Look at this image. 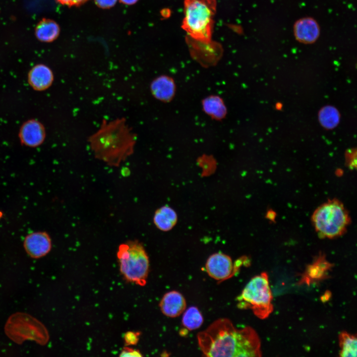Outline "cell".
Returning a JSON list of instances; mask_svg holds the SVG:
<instances>
[{
	"label": "cell",
	"mask_w": 357,
	"mask_h": 357,
	"mask_svg": "<svg viewBox=\"0 0 357 357\" xmlns=\"http://www.w3.org/2000/svg\"><path fill=\"white\" fill-rule=\"evenodd\" d=\"M21 142L29 147H36L44 141L45 131L43 125L38 121L30 120L24 123L20 130Z\"/></svg>",
	"instance_id": "cell-12"
},
{
	"label": "cell",
	"mask_w": 357,
	"mask_h": 357,
	"mask_svg": "<svg viewBox=\"0 0 357 357\" xmlns=\"http://www.w3.org/2000/svg\"><path fill=\"white\" fill-rule=\"evenodd\" d=\"M95 3L100 7L108 8L113 6L117 0H95Z\"/></svg>",
	"instance_id": "cell-24"
},
{
	"label": "cell",
	"mask_w": 357,
	"mask_h": 357,
	"mask_svg": "<svg viewBox=\"0 0 357 357\" xmlns=\"http://www.w3.org/2000/svg\"><path fill=\"white\" fill-rule=\"evenodd\" d=\"M57 1L61 4L68 6H79L87 0H57Z\"/></svg>",
	"instance_id": "cell-25"
},
{
	"label": "cell",
	"mask_w": 357,
	"mask_h": 357,
	"mask_svg": "<svg viewBox=\"0 0 357 357\" xmlns=\"http://www.w3.org/2000/svg\"><path fill=\"white\" fill-rule=\"evenodd\" d=\"M314 228L322 238H333L345 233L350 222L347 210L337 199H330L318 206L312 217Z\"/></svg>",
	"instance_id": "cell-6"
},
{
	"label": "cell",
	"mask_w": 357,
	"mask_h": 357,
	"mask_svg": "<svg viewBox=\"0 0 357 357\" xmlns=\"http://www.w3.org/2000/svg\"><path fill=\"white\" fill-rule=\"evenodd\" d=\"M159 307L162 313L169 317H176L186 309V302L184 297L179 292L172 291L162 297Z\"/></svg>",
	"instance_id": "cell-10"
},
{
	"label": "cell",
	"mask_w": 357,
	"mask_h": 357,
	"mask_svg": "<svg viewBox=\"0 0 357 357\" xmlns=\"http://www.w3.org/2000/svg\"><path fill=\"white\" fill-rule=\"evenodd\" d=\"M60 33L59 25L54 20L43 18L35 28V35L38 40L44 42H51L58 37Z\"/></svg>",
	"instance_id": "cell-17"
},
{
	"label": "cell",
	"mask_w": 357,
	"mask_h": 357,
	"mask_svg": "<svg viewBox=\"0 0 357 357\" xmlns=\"http://www.w3.org/2000/svg\"><path fill=\"white\" fill-rule=\"evenodd\" d=\"M117 258L119 271L127 282L140 286L146 284L149 271V256L142 243L137 239L121 243Z\"/></svg>",
	"instance_id": "cell-4"
},
{
	"label": "cell",
	"mask_w": 357,
	"mask_h": 357,
	"mask_svg": "<svg viewBox=\"0 0 357 357\" xmlns=\"http://www.w3.org/2000/svg\"><path fill=\"white\" fill-rule=\"evenodd\" d=\"M339 356L342 357L357 356V339L356 335L343 331L339 335Z\"/></svg>",
	"instance_id": "cell-19"
},
{
	"label": "cell",
	"mask_w": 357,
	"mask_h": 357,
	"mask_svg": "<svg viewBox=\"0 0 357 357\" xmlns=\"http://www.w3.org/2000/svg\"><path fill=\"white\" fill-rule=\"evenodd\" d=\"M53 79V73L51 69L42 64L34 66L28 74V82L36 90L46 89L51 85Z\"/></svg>",
	"instance_id": "cell-14"
},
{
	"label": "cell",
	"mask_w": 357,
	"mask_h": 357,
	"mask_svg": "<svg viewBox=\"0 0 357 357\" xmlns=\"http://www.w3.org/2000/svg\"><path fill=\"white\" fill-rule=\"evenodd\" d=\"M24 247L31 257L38 258L48 254L51 249L52 241L46 232H35L26 236Z\"/></svg>",
	"instance_id": "cell-9"
},
{
	"label": "cell",
	"mask_w": 357,
	"mask_h": 357,
	"mask_svg": "<svg viewBox=\"0 0 357 357\" xmlns=\"http://www.w3.org/2000/svg\"><path fill=\"white\" fill-rule=\"evenodd\" d=\"M141 333L139 331H129L123 335V340L125 346L136 345L139 340Z\"/></svg>",
	"instance_id": "cell-22"
},
{
	"label": "cell",
	"mask_w": 357,
	"mask_h": 357,
	"mask_svg": "<svg viewBox=\"0 0 357 357\" xmlns=\"http://www.w3.org/2000/svg\"><path fill=\"white\" fill-rule=\"evenodd\" d=\"M202 107L205 112L214 119H222L226 114V108L222 99L217 96L205 98L203 101Z\"/></svg>",
	"instance_id": "cell-18"
},
{
	"label": "cell",
	"mask_w": 357,
	"mask_h": 357,
	"mask_svg": "<svg viewBox=\"0 0 357 357\" xmlns=\"http://www.w3.org/2000/svg\"><path fill=\"white\" fill-rule=\"evenodd\" d=\"M318 119L321 125L328 129L336 127L340 122V114L334 107L327 106L323 107L318 113Z\"/></svg>",
	"instance_id": "cell-20"
},
{
	"label": "cell",
	"mask_w": 357,
	"mask_h": 357,
	"mask_svg": "<svg viewBox=\"0 0 357 357\" xmlns=\"http://www.w3.org/2000/svg\"><path fill=\"white\" fill-rule=\"evenodd\" d=\"M177 220L176 212L168 206H163L157 209L153 217L155 225L162 231L171 230L176 225Z\"/></svg>",
	"instance_id": "cell-16"
},
{
	"label": "cell",
	"mask_w": 357,
	"mask_h": 357,
	"mask_svg": "<svg viewBox=\"0 0 357 357\" xmlns=\"http://www.w3.org/2000/svg\"><path fill=\"white\" fill-rule=\"evenodd\" d=\"M150 89L155 98L162 101L168 102L175 95V84L171 77L161 75L152 82Z\"/></svg>",
	"instance_id": "cell-15"
},
{
	"label": "cell",
	"mask_w": 357,
	"mask_h": 357,
	"mask_svg": "<svg viewBox=\"0 0 357 357\" xmlns=\"http://www.w3.org/2000/svg\"><path fill=\"white\" fill-rule=\"evenodd\" d=\"M5 332L13 341L21 343L26 340H34L41 344L49 339L46 328L41 322L25 313L12 315L6 324Z\"/></svg>",
	"instance_id": "cell-7"
},
{
	"label": "cell",
	"mask_w": 357,
	"mask_h": 357,
	"mask_svg": "<svg viewBox=\"0 0 357 357\" xmlns=\"http://www.w3.org/2000/svg\"><path fill=\"white\" fill-rule=\"evenodd\" d=\"M119 357H141L143 355L141 352L137 349H135L128 346H126L123 348L121 351Z\"/></svg>",
	"instance_id": "cell-23"
},
{
	"label": "cell",
	"mask_w": 357,
	"mask_h": 357,
	"mask_svg": "<svg viewBox=\"0 0 357 357\" xmlns=\"http://www.w3.org/2000/svg\"><path fill=\"white\" fill-rule=\"evenodd\" d=\"M138 0H119V1L125 4L131 5L136 3Z\"/></svg>",
	"instance_id": "cell-26"
},
{
	"label": "cell",
	"mask_w": 357,
	"mask_h": 357,
	"mask_svg": "<svg viewBox=\"0 0 357 357\" xmlns=\"http://www.w3.org/2000/svg\"><path fill=\"white\" fill-rule=\"evenodd\" d=\"M245 260L242 258L234 262L230 256L221 252L211 255L207 260L205 269L208 275L219 282L229 279L240 270Z\"/></svg>",
	"instance_id": "cell-8"
},
{
	"label": "cell",
	"mask_w": 357,
	"mask_h": 357,
	"mask_svg": "<svg viewBox=\"0 0 357 357\" xmlns=\"http://www.w3.org/2000/svg\"><path fill=\"white\" fill-rule=\"evenodd\" d=\"M88 141L96 159L118 167L133 154L136 135L123 118L111 121L103 119Z\"/></svg>",
	"instance_id": "cell-2"
},
{
	"label": "cell",
	"mask_w": 357,
	"mask_h": 357,
	"mask_svg": "<svg viewBox=\"0 0 357 357\" xmlns=\"http://www.w3.org/2000/svg\"><path fill=\"white\" fill-rule=\"evenodd\" d=\"M273 296L268 274L262 272L252 277L237 298L239 309H250L258 318H268L273 311Z\"/></svg>",
	"instance_id": "cell-5"
},
{
	"label": "cell",
	"mask_w": 357,
	"mask_h": 357,
	"mask_svg": "<svg viewBox=\"0 0 357 357\" xmlns=\"http://www.w3.org/2000/svg\"><path fill=\"white\" fill-rule=\"evenodd\" d=\"M203 322V316L196 307L191 306L183 312L182 323L186 329L190 331L197 329Z\"/></svg>",
	"instance_id": "cell-21"
},
{
	"label": "cell",
	"mask_w": 357,
	"mask_h": 357,
	"mask_svg": "<svg viewBox=\"0 0 357 357\" xmlns=\"http://www.w3.org/2000/svg\"><path fill=\"white\" fill-rule=\"evenodd\" d=\"M294 33L298 41L304 44H311L319 37L320 28L315 20L311 17H304L295 23Z\"/></svg>",
	"instance_id": "cell-11"
},
{
	"label": "cell",
	"mask_w": 357,
	"mask_h": 357,
	"mask_svg": "<svg viewBox=\"0 0 357 357\" xmlns=\"http://www.w3.org/2000/svg\"><path fill=\"white\" fill-rule=\"evenodd\" d=\"M216 8V0H185L183 29L194 40L209 43Z\"/></svg>",
	"instance_id": "cell-3"
},
{
	"label": "cell",
	"mask_w": 357,
	"mask_h": 357,
	"mask_svg": "<svg viewBox=\"0 0 357 357\" xmlns=\"http://www.w3.org/2000/svg\"><path fill=\"white\" fill-rule=\"evenodd\" d=\"M332 266V264L326 259L324 255H319L307 268L299 282L309 284L313 282L322 280L325 277L327 271Z\"/></svg>",
	"instance_id": "cell-13"
},
{
	"label": "cell",
	"mask_w": 357,
	"mask_h": 357,
	"mask_svg": "<svg viewBox=\"0 0 357 357\" xmlns=\"http://www.w3.org/2000/svg\"><path fill=\"white\" fill-rule=\"evenodd\" d=\"M199 347L206 357H261V341L250 326L237 328L228 318H219L198 333Z\"/></svg>",
	"instance_id": "cell-1"
}]
</instances>
